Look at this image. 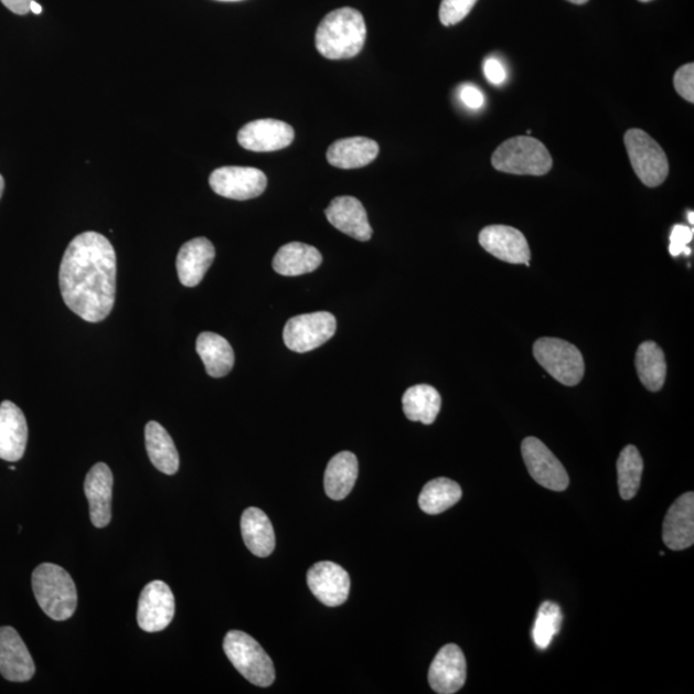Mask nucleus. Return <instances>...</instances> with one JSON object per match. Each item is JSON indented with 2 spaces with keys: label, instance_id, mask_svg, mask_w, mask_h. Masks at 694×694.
<instances>
[{
  "label": "nucleus",
  "instance_id": "obj_37",
  "mask_svg": "<svg viewBox=\"0 0 694 694\" xmlns=\"http://www.w3.org/2000/svg\"><path fill=\"white\" fill-rule=\"evenodd\" d=\"M461 99L462 103L468 107L472 108V110H479L485 104V97H483L482 92L473 85H465L461 89Z\"/></svg>",
  "mask_w": 694,
  "mask_h": 694
},
{
  "label": "nucleus",
  "instance_id": "obj_9",
  "mask_svg": "<svg viewBox=\"0 0 694 694\" xmlns=\"http://www.w3.org/2000/svg\"><path fill=\"white\" fill-rule=\"evenodd\" d=\"M175 615V598L169 585L161 580L147 584L138 600L137 620L147 633L166 630Z\"/></svg>",
  "mask_w": 694,
  "mask_h": 694
},
{
  "label": "nucleus",
  "instance_id": "obj_28",
  "mask_svg": "<svg viewBox=\"0 0 694 694\" xmlns=\"http://www.w3.org/2000/svg\"><path fill=\"white\" fill-rule=\"evenodd\" d=\"M403 409L413 423L433 425L441 409V396L430 385L412 386L403 396Z\"/></svg>",
  "mask_w": 694,
  "mask_h": 694
},
{
  "label": "nucleus",
  "instance_id": "obj_32",
  "mask_svg": "<svg viewBox=\"0 0 694 694\" xmlns=\"http://www.w3.org/2000/svg\"><path fill=\"white\" fill-rule=\"evenodd\" d=\"M564 615L558 605L544 602L534 623L533 638L540 650H547L563 626Z\"/></svg>",
  "mask_w": 694,
  "mask_h": 694
},
{
  "label": "nucleus",
  "instance_id": "obj_29",
  "mask_svg": "<svg viewBox=\"0 0 694 694\" xmlns=\"http://www.w3.org/2000/svg\"><path fill=\"white\" fill-rule=\"evenodd\" d=\"M636 366L639 378L647 389L658 393L665 385L666 361L664 351L653 341H645L638 348Z\"/></svg>",
  "mask_w": 694,
  "mask_h": 694
},
{
  "label": "nucleus",
  "instance_id": "obj_5",
  "mask_svg": "<svg viewBox=\"0 0 694 694\" xmlns=\"http://www.w3.org/2000/svg\"><path fill=\"white\" fill-rule=\"evenodd\" d=\"M223 649L233 666L257 687H269L276 680V669L269 654L259 642L241 630H231L224 638Z\"/></svg>",
  "mask_w": 694,
  "mask_h": 694
},
{
  "label": "nucleus",
  "instance_id": "obj_42",
  "mask_svg": "<svg viewBox=\"0 0 694 694\" xmlns=\"http://www.w3.org/2000/svg\"><path fill=\"white\" fill-rule=\"evenodd\" d=\"M693 216H694V215H693V212H691V213L688 214V221H690V223H691L692 227H693V223H694V222H693Z\"/></svg>",
  "mask_w": 694,
  "mask_h": 694
},
{
  "label": "nucleus",
  "instance_id": "obj_33",
  "mask_svg": "<svg viewBox=\"0 0 694 694\" xmlns=\"http://www.w3.org/2000/svg\"><path fill=\"white\" fill-rule=\"evenodd\" d=\"M478 0H441L439 18L444 26H455L473 10Z\"/></svg>",
  "mask_w": 694,
  "mask_h": 694
},
{
  "label": "nucleus",
  "instance_id": "obj_3",
  "mask_svg": "<svg viewBox=\"0 0 694 694\" xmlns=\"http://www.w3.org/2000/svg\"><path fill=\"white\" fill-rule=\"evenodd\" d=\"M33 590L36 602L52 620L65 621L73 618L77 607L76 585L58 565L42 564L34 573Z\"/></svg>",
  "mask_w": 694,
  "mask_h": 694
},
{
  "label": "nucleus",
  "instance_id": "obj_43",
  "mask_svg": "<svg viewBox=\"0 0 694 694\" xmlns=\"http://www.w3.org/2000/svg\"><path fill=\"white\" fill-rule=\"evenodd\" d=\"M217 2H241V0H217Z\"/></svg>",
  "mask_w": 694,
  "mask_h": 694
},
{
  "label": "nucleus",
  "instance_id": "obj_34",
  "mask_svg": "<svg viewBox=\"0 0 694 694\" xmlns=\"http://www.w3.org/2000/svg\"><path fill=\"white\" fill-rule=\"evenodd\" d=\"M694 231L687 225L676 224L670 234V246L669 252L674 257L685 254L687 256L691 255L690 244L693 239Z\"/></svg>",
  "mask_w": 694,
  "mask_h": 694
},
{
  "label": "nucleus",
  "instance_id": "obj_2",
  "mask_svg": "<svg viewBox=\"0 0 694 694\" xmlns=\"http://www.w3.org/2000/svg\"><path fill=\"white\" fill-rule=\"evenodd\" d=\"M366 38L363 14L345 7L325 15L316 33L319 53L329 60H348L362 52Z\"/></svg>",
  "mask_w": 694,
  "mask_h": 694
},
{
  "label": "nucleus",
  "instance_id": "obj_12",
  "mask_svg": "<svg viewBox=\"0 0 694 694\" xmlns=\"http://www.w3.org/2000/svg\"><path fill=\"white\" fill-rule=\"evenodd\" d=\"M480 245L497 259L510 264H525L530 267L532 252L524 234L509 225H490L479 236Z\"/></svg>",
  "mask_w": 694,
  "mask_h": 694
},
{
  "label": "nucleus",
  "instance_id": "obj_17",
  "mask_svg": "<svg viewBox=\"0 0 694 694\" xmlns=\"http://www.w3.org/2000/svg\"><path fill=\"white\" fill-rule=\"evenodd\" d=\"M308 585L318 600L329 607L344 605L350 592V576L338 564H316L308 573Z\"/></svg>",
  "mask_w": 694,
  "mask_h": 694
},
{
  "label": "nucleus",
  "instance_id": "obj_8",
  "mask_svg": "<svg viewBox=\"0 0 694 694\" xmlns=\"http://www.w3.org/2000/svg\"><path fill=\"white\" fill-rule=\"evenodd\" d=\"M338 322L331 313H318L293 317L285 325L284 341L296 353H308L325 344L337 333Z\"/></svg>",
  "mask_w": 694,
  "mask_h": 694
},
{
  "label": "nucleus",
  "instance_id": "obj_27",
  "mask_svg": "<svg viewBox=\"0 0 694 694\" xmlns=\"http://www.w3.org/2000/svg\"><path fill=\"white\" fill-rule=\"evenodd\" d=\"M147 455L152 465L166 474L179 470V455L173 439L159 423H148L145 431Z\"/></svg>",
  "mask_w": 694,
  "mask_h": 694
},
{
  "label": "nucleus",
  "instance_id": "obj_16",
  "mask_svg": "<svg viewBox=\"0 0 694 694\" xmlns=\"http://www.w3.org/2000/svg\"><path fill=\"white\" fill-rule=\"evenodd\" d=\"M114 474L106 463H97L90 468L85 478L84 491L89 502L92 524L104 528L113 519Z\"/></svg>",
  "mask_w": 694,
  "mask_h": 694
},
{
  "label": "nucleus",
  "instance_id": "obj_25",
  "mask_svg": "<svg viewBox=\"0 0 694 694\" xmlns=\"http://www.w3.org/2000/svg\"><path fill=\"white\" fill-rule=\"evenodd\" d=\"M359 463L355 455L341 451L334 456L324 473V489L333 501H342L353 490L357 480Z\"/></svg>",
  "mask_w": 694,
  "mask_h": 694
},
{
  "label": "nucleus",
  "instance_id": "obj_4",
  "mask_svg": "<svg viewBox=\"0 0 694 694\" xmlns=\"http://www.w3.org/2000/svg\"><path fill=\"white\" fill-rule=\"evenodd\" d=\"M491 166L506 174L542 177L552 170L553 159L541 140L514 137L497 148Z\"/></svg>",
  "mask_w": 694,
  "mask_h": 694
},
{
  "label": "nucleus",
  "instance_id": "obj_30",
  "mask_svg": "<svg viewBox=\"0 0 694 694\" xmlns=\"http://www.w3.org/2000/svg\"><path fill=\"white\" fill-rule=\"evenodd\" d=\"M462 498V489L453 480L446 478L427 482L420 491L419 509L427 514H440L456 505Z\"/></svg>",
  "mask_w": 694,
  "mask_h": 694
},
{
  "label": "nucleus",
  "instance_id": "obj_11",
  "mask_svg": "<svg viewBox=\"0 0 694 694\" xmlns=\"http://www.w3.org/2000/svg\"><path fill=\"white\" fill-rule=\"evenodd\" d=\"M530 476L545 489L565 491L570 483L563 463L536 438H526L521 446Z\"/></svg>",
  "mask_w": 694,
  "mask_h": 694
},
{
  "label": "nucleus",
  "instance_id": "obj_15",
  "mask_svg": "<svg viewBox=\"0 0 694 694\" xmlns=\"http://www.w3.org/2000/svg\"><path fill=\"white\" fill-rule=\"evenodd\" d=\"M467 664L457 644H447L436 654L428 672V683L439 694H453L466 683Z\"/></svg>",
  "mask_w": 694,
  "mask_h": 694
},
{
  "label": "nucleus",
  "instance_id": "obj_31",
  "mask_svg": "<svg viewBox=\"0 0 694 694\" xmlns=\"http://www.w3.org/2000/svg\"><path fill=\"white\" fill-rule=\"evenodd\" d=\"M616 467H618L620 495L623 501H630L641 488L643 458L634 446H628L622 449Z\"/></svg>",
  "mask_w": 694,
  "mask_h": 694
},
{
  "label": "nucleus",
  "instance_id": "obj_45",
  "mask_svg": "<svg viewBox=\"0 0 694 694\" xmlns=\"http://www.w3.org/2000/svg\"><path fill=\"white\" fill-rule=\"evenodd\" d=\"M10 470L14 471L15 467L14 466H10Z\"/></svg>",
  "mask_w": 694,
  "mask_h": 694
},
{
  "label": "nucleus",
  "instance_id": "obj_40",
  "mask_svg": "<svg viewBox=\"0 0 694 694\" xmlns=\"http://www.w3.org/2000/svg\"><path fill=\"white\" fill-rule=\"evenodd\" d=\"M3 191H4V179L2 175H0V199H2Z\"/></svg>",
  "mask_w": 694,
  "mask_h": 694
},
{
  "label": "nucleus",
  "instance_id": "obj_7",
  "mask_svg": "<svg viewBox=\"0 0 694 694\" xmlns=\"http://www.w3.org/2000/svg\"><path fill=\"white\" fill-rule=\"evenodd\" d=\"M534 356L553 378L565 386H576L584 377L580 350L565 340L543 338L534 344Z\"/></svg>",
  "mask_w": 694,
  "mask_h": 694
},
{
  "label": "nucleus",
  "instance_id": "obj_24",
  "mask_svg": "<svg viewBox=\"0 0 694 694\" xmlns=\"http://www.w3.org/2000/svg\"><path fill=\"white\" fill-rule=\"evenodd\" d=\"M322 261V254L316 247L291 242L278 249L273 259V269L280 276L298 277L314 271Z\"/></svg>",
  "mask_w": 694,
  "mask_h": 694
},
{
  "label": "nucleus",
  "instance_id": "obj_19",
  "mask_svg": "<svg viewBox=\"0 0 694 694\" xmlns=\"http://www.w3.org/2000/svg\"><path fill=\"white\" fill-rule=\"evenodd\" d=\"M28 423L18 405L12 402L0 404V459L18 462L28 446Z\"/></svg>",
  "mask_w": 694,
  "mask_h": 694
},
{
  "label": "nucleus",
  "instance_id": "obj_41",
  "mask_svg": "<svg viewBox=\"0 0 694 694\" xmlns=\"http://www.w3.org/2000/svg\"><path fill=\"white\" fill-rule=\"evenodd\" d=\"M567 2H570L573 4L581 6V4H585V3L589 2V0H567Z\"/></svg>",
  "mask_w": 694,
  "mask_h": 694
},
{
  "label": "nucleus",
  "instance_id": "obj_39",
  "mask_svg": "<svg viewBox=\"0 0 694 694\" xmlns=\"http://www.w3.org/2000/svg\"><path fill=\"white\" fill-rule=\"evenodd\" d=\"M42 11H43L42 6L36 3L35 0L33 3L30 4V12H33L35 14H41Z\"/></svg>",
  "mask_w": 694,
  "mask_h": 694
},
{
  "label": "nucleus",
  "instance_id": "obj_20",
  "mask_svg": "<svg viewBox=\"0 0 694 694\" xmlns=\"http://www.w3.org/2000/svg\"><path fill=\"white\" fill-rule=\"evenodd\" d=\"M327 220L349 237L366 242L372 238L369 215L361 201L351 196L337 197L325 210Z\"/></svg>",
  "mask_w": 694,
  "mask_h": 694
},
{
  "label": "nucleus",
  "instance_id": "obj_35",
  "mask_svg": "<svg viewBox=\"0 0 694 694\" xmlns=\"http://www.w3.org/2000/svg\"><path fill=\"white\" fill-rule=\"evenodd\" d=\"M674 87L677 95L682 96L688 103H694V65L688 64L682 66L674 76Z\"/></svg>",
  "mask_w": 694,
  "mask_h": 694
},
{
  "label": "nucleus",
  "instance_id": "obj_44",
  "mask_svg": "<svg viewBox=\"0 0 694 694\" xmlns=\"http://www.w3.org/2000/svg\"><path fill=\"white\" fill-rule=\"evenodd\" d=\"M639 2L647 3V2H651V0H639Z\"/></svg>",
  "mask_w": 694,
  "mask_h": 694
},
{
  "label": "nucleus",
  "instance_id": "obj_22",
  "mask_svg": "<svg viewBox=\"0 0 694 694\" xmlns=\"http://www.w3.org/2000/svg\"><path fill=\"white\" fill-rule=\"evenodd\" d=\"M241 532L246 547L257 557H268L276 548V534L267 514L249 506L241 517Z\"/></svg>",
  "mask_w": 694,
  "mask_h": 694
},
{
  "label": "nucleus",
  "instance_id": "obj_21",
  "mask_svg": "<svg viewBox=\"0 0 694 694\" xmlns=\"http://www.w3.org/2000/svg\"><path fill=\"white\" fill-rule=\"evenodd\" d=\"M214 259L215 247L207 238L199 237L186 242L177 257L179 280L185 287L199 286Z\"/></svg>",
  "mask_w": 694,
  "mask_h": 694
},
{
  "label": "nucleus",
  "instance_id": "obj_1",
  "mask_svg": "<svg viewBox=\"0 0 694 694\" xmlns=\"http://www.w3.org/2000/svg\"><path fill=\"white\" fill-rule=\"evenodd\" d=\"M116 253L103 234L84 232L66 248L60 288L70 310L89 323L105 321L116 299Z\"/></svg>",
  "mask_w": 694,
  "mask_h": 694
},
{
  "label": "nucleus",
  "instance_id": "obj_23",
  "mask_svg": "<svg viewBox=\"0 0 694 694\" xmlns=\"http://www.w3.org/2000/svg\"><path fill=\"white\" fill-rule=\"evenodd\" d=\"M380 153L378 143L373 139L354 137L340 139L327 151V160L339 169H359L370 166Z\"/></svg>",
  "mask_w": 694,
  "mask_h": 694
},
{
  "label": "nucleus",
  "instance_id": "obj_14",
  "mask_svg": "<svg viewBox=\"0 0 694 694\" xmlns=\"http://www.w3.org/2000/svg\"><path fill=\"white\" fill-rule=\"evenodd\" d=\"M35 664L22 638L11 627L0 628V674L8 682L33 680Z\"/></svg>",
  "mask_w": 694,
  "mask_h": 694
},
{
  "label": "nucleus",
  "instance_id": "obj_26",
  "mask_svg": "<svg viewBox=\"0 0 694 694\" xmlns=\"http://www.w3.org/2000/svg\"><path fill=\"white\" fill-rule=\"evenodd\" d=\"M197 354L209 376L221 378L233 370L234 351L227 340L213 332L201 333L196 342Z\"/></svg>",
  "mask_w": 694,
  "mask_h": 694
},
{
  "label": "nucleus",
  "instance_id": "obj_10",
  "mask_svg": "<svg viewBox=\"0 0 694 694\" xmlns=\"http://www.w3.org/2000/svg\"><path fill=\"white\" fill-rule=\"evenodd\" d=\"M268 179L261 170L246 167H224L210 175V186L220 196L246 201L261 196Z\"/></svg>",
  "mask_w": 694,
  "mask_h": 694
},
{
  "label": "nucleus",
  "instance_id": "obj_13",
  "mask_svg": "<svg viewBox=\"0 0 694 694\" xmlns=\"http://www.w3.org/2000/svg\"><path fill=\"white\" fill-rule=\"evenodd\" d=\"M238 143L253 152L284 150L293 142L295 131L290 124L275 119L248 122L238 132Z\"/></svg>",
  "mask_w": 694,
  "mask_h": 694
},
{
  "label": "nucleus",
  "instance_id": "obj_36",
  "mask_svg": "<svg viewBox=\"0 0 694 694\" xmlns=\"http://www.w3.org/2000/svg\"><path fill=\"white\" fill-rule=\"evenodd\" d=\"M483 73L491 84L501 85L504 83L506 73L504 66L497 58H489L483 64Z\"/></svg>",
  "mask_w": 694,
  "mask_h": 694
},
{
  "label": "nucleus",
  "instance_id": "obj_6",
  "mask_svg": "<svg viewBox=\"0 0 694 694\" xmlns=\"http://www.w3.org/2000/svg\"><path fill=\"white\" fill-rule=\"evenodd\" d=\"M623 142L631 167L644 185L654 189L666 181L669 160L656 140L641 129H630L626 132Z\"/></svg>",
  "mask_w": 694,
  "mask_h": 694
},
{
  "label": "nucleus",
  "instance_id": "obj_38",
  "mask_svg": "<svg viewBox=\"0 0 694 694\" xmlns=\"http://www.w3.org/2000/svg\"><path fill=\"white\" fill-rule=\"evenodd\" d=\"M8 10L15 14L25 15L30 12V4L34 2V0H0Z\"/></svg>",
  "mask_w": 694,
  "mask_h": 694
},
{
  "label": "nucleus",
  "instance_id": "obj_18",
  "mask_svg": "<svg viewBox=\"0 0 694 694\" xmlns=\"http://www.w3.org/2000/svg\"><path fill=\"white\" fill-rule=\"evenodd\" d=\"M662 540L672 551L691 548L694 543V494L677 498L670 506L662 527Z\"/></svg>",
  "mask_w": 694,
  "mask_h": 694
}]
</instances>
